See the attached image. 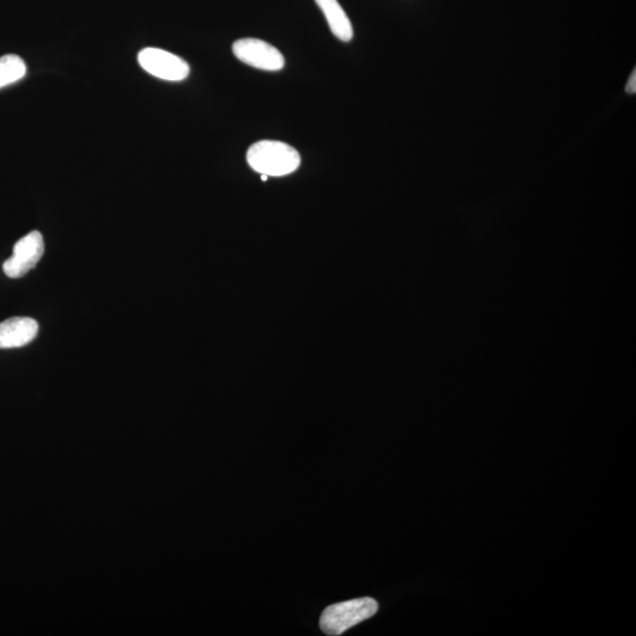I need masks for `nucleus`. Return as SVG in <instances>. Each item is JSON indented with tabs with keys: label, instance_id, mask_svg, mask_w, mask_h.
<instances>
[{
	"label": "nucleus",
	"instance_id": "5",
	"mask_svg": "<svg viewBox=\"0 0 636 636\" xmlns=\"http://www.w3.org/2000/svg\"><path fill=\"white\" fill-rule=\"evenodd\" d=\"M44 238L39 231H31L13 247V254L3 264L6 276L21 278L36 267L44 255Z\"/></svg>",
	"mask_w": 636,
	"mask_h": 636
},
{
	"label": "nucleus",
	"instance_id": "3",
	"mask_svg": "<svg viewBox=\"0 0 636 636\" xmlns=\"http://www.w3.org/2000/svg\"><path fill=\"white\" fill-rule=\"evenodd\" d=\"M138 63L148 74L163 81L182 82L190 74V66L174 53L147 48L138 53Z\"/></svg>",
	"mask_w": 636,
	"mask_h": 636
},
{
	"label": "nucleus",
	"instance_id": "6",
	"mask_svg": "<svg viewBox=\"0 0 636 636\" xmlns=\"http://www.w3.org/2000/svg\"><path fill=\"white\" fill-rule=\"evenodd\" d=\"M38 323L30 317H12L0 323V349L21 348L36 339Z\"/></svg>",
	"mask_w": 636,
	"mask_h": 636
},
{
	"label": "nucleus",
	"instance_id": "7",
	"mask_svg": "<svg viewBox=\"0 0 636 636\" xmlns=\"http://www.w3.org/2000/svg\"><path fill=\"white\" fill-rule=\"evenodd\" d=\"M318 8L323 12L331 32L340 41L348 43L354 37L353 25L337 0H315Z\"/></svg>",
	"mask_w": 636,
	"mask_h": 636
},
{
	"label": "nucleus",
	"instance_id": "8",
	"mask_svg": "<svg viewBox=\"0 0 636 636\" xmlns=\"http://www.w3.org/2000/svg\"><path fill=\"white\" fill-rule=\"evenodd\" d=\"M26 64L16 55H6L0 58V89L21 81L26 76Z\"/></svg>",
	"mask_w": 636,
	"mask_h": 636
},
{
	"label": "nucleus",
	"instance_id": "4",
	"mask_svg": "<svg viewBox=\"0 0 636 636\" xmlns=\"http://www.w3.org/2000/svg\"><path fill=\"white\" fill-rule=\"evenodd\" d=\"M233 52L238 61L258 70L280 71L286 65L281 51L261 39H240L234 43Z\"/></svg>",
	"mask_w": 636,
	"mask_h": 636
},
{
	"label": "nucleus",
	"instance_id": "2",
	"mask_svg": "<svg viewBox=\"0 0 636 636\" xmlns=\"http://www.w3.org/2000/svg\"><path fill=\"white\" fill-rule=\"evenodd\" d=\"M377 611H379V604L371 598L331 605L324 609L321 616V629L327 635H341L364 620L373 618Z\"/></svg>",
	"mask_w": 636,
	"mask_h": 636
},
{
	"label": "nucleus",
	"instance_id": "9",
	"mask_svg": "<svg viewBox=\"0 0 636 636\" xmlns=\"http://www.w3.org/2000/svg\"><path fill=\"white\" fill-rule=\"evenodd\" d=\"M635 76H636V74H635V71H634L631 79H629V82H628V84L626 86V90H627L628 94H635V90H636V86H635L636 79H635Z\"/></svg>",
	"mask_w": 636,
	"mask_h": 636
},
{
	"label": "nucleus",
	"instance_id": "1",
	"mask_svg": "<svg viewBox=\"0 0 636 636\" xmlns=\"http://www.w3.org/2000/svg\"><path fill=\"white\" fill-rule=\"evenodd\" d=\"M301 155L291 145L278 141H261L249 148V167L260 175L283 177L294 174L301 167Z\"/></svg>",
	"mask_w": 636,
	"mask_h": 636
},
{
	"label": "nucleus",
	"instance_id": "10",
	"mask_svg": "<svg viewBox=\"0 0 636 636\" xmlns=\"http://www.w3.org/2000/svg\"><path fill=\"white\" fill-rule=\"evenodd\" d=\"M268 178H269L268 176L261 175V180L264 181V182H267Z\"/></svg>",
	"mask_w": 636,
	"mask_h": 636
}]
</instances>
